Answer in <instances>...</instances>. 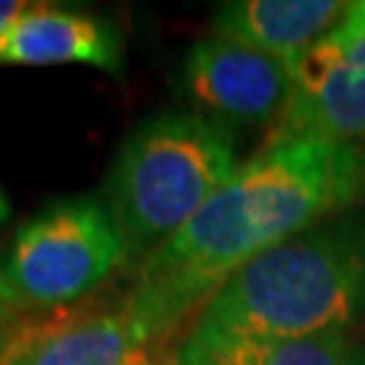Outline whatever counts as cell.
<instances>
[{"label":"cell","instance_id":"cell-1","mask_svg":"<svg viewBox=\"0 0 365 365\" xmlns=\"http://www.w3.org/2000/svg\"><path fill=\"white\" fill-rule=\"evenodd\" d=\"M365 195V146L287 138L241 163L170 241L135 268L122 312L163 346L247 262Z\"/></svg>","mask_w":365,"mask_h":365},{"label":"cell","instance_id":"cell-2","mask_svg":"<svg viewBox=\"0 0 365 365\" xmlns=\"http://www.w3.org/2000/svg\"><path fill=\"white\" fill-rule=\"evenodd\" d=\"M365 314V220L317 225L247 262L190 330L265 339L346 333Z\"/></svg>","mask_w":365,"mask_h":365},{"label":"cell","instance_id":"cell-3","mask_svg":"<svg viewBox=\"0 0 365 365\" xmlns=\"http://www.w3.org/2000/svg\"><path fill=\"white\" fill-rule=\"evenodd\" d=\"M238 168L230 130L190 111L146 119L125 138L103 206L128 252L144 260L182 230Z\"/></svg>","mask_w":365,"mask_h":365},{"label":"cell","instance_id":"cell-4","mask_svg":"<svg viewBox=\"0 0 365 365\" xmlns=\"http://www.w3.org/2000/svg\"><path fill=\"white\" fill-rule=\"evenodd\" d=\"M128 265V252L101 200H57L27 220L11 241L3 274L27 306L87 298Z\"/></svg>","mask_w":365,"mask_h":365},{"label":"cell","instance_id":"cell-5","mask_svg":"<svg viewBox=\"0 0 365 365\" xmlns=\"http://www.w3.org/2000/svg\"><path fill=\"white\" fill-rule=\"evenodd\" d=\"M184 98L220 125H279L292 98V66L209 33L190 46L179 71Z\"/></svg>","mask_w":365,"mask_h":365},{"label":"cell","instance_id":"cell-6","mask_svg":"<svg viewBox=\"0 0 365 365\" xmlns=\"http://www.w3.org/2000/svg\"><path fill=\"white\" fill-rule=\"evenodd\" d=\"M292 98L271 141L325 138L365 146V33L336 27L292 66Z\"/></svg>","mask_w":365,"mask_h":365},{"label":"cell","instance_id":"cell-7","mask_svg":"<svg viewBox=\"0 0 365 365\" xmlns=\"http://www.w3.org/2000/svg\"><path fill=\"white\" fill-rule=\"evenodd\" d=\"M0 365H168L122 312H60L11 325Z\"/></svg>","mask_w":365,"mask_h":365},{"label":"cell","instance_id":"cell-8","mask_svg":"<svg viewBox=\"0 0 365 365\" xmlns=\"http://www.w3.org/2000/svg\"><path fill=\"white\" fill-rule=\"evenodd\" d=\"M68 63L119 76L125 68V41L108 19L60 3H38L0 33V66Z\"/></svg>","mask_w":365,"mask_h":365},{"label":"cell","instance_id":"cell-9","mask_svg":"<svg viewBox=\"0 0 365 365\" xmlns=\"http://www.w3.org/2000/svg\"><path fill=\"white\" fill-rule=\"evenodd\" d=\"M349 3L341 0H235L222 3L211 33L295 66L346 19Z\"/></svg>","mask_w":365,"mask_h":365},{"label":"cell","instance_id":"cell-10","mask_svg":"<svg viewBox=\"0 0 365 365\" xmlns=\"http://www.w3.org/2000/svg\"><path fill=\"white\" fill-rule=\"evenodd\" d=\"M168 365H349L344 333L312 339H265L187 330Z\"/></svg>","mask_w":365,"mask_h":365},{"label":"cell","instance_id":"cell-11","mask_svg":"<svg viewBox=\"0 0 365 365\" xmlns=\"http://www.w3.org/2000/svg\"><path fill=\"white\" fill-rule=\"evenodd\" d=\"M36 6H38V0H0V33L11 22H16L22 14L33 11Z\"/></svg>","mask_w":365,"mask_h":365},{"label":"cell","instance_id":"cell-12","mask_svg":"<svg viewBox=\"0 0 365 365\" xmlns=\"http://www.w3.org/2000/svg\"><path fill=\"white\" fill-rule=\"evenodd\" d=\"M339 27L346 33H365V0L349 3V14Z\"/></svg>","mask_w":365,"mask_h":365},{"label":"cell","instance_id":"cell-13","mask_svg":"<svg viewBox=\"0 0 365 365\" xmlns=\"http://www.w3.org/2000/svg\"><path fill=\"white\" fill-rule=\"evenodd\" d=\"M0 303H9V306H14V309H19V312L27 309V303L22 300V295L11 287V282H9L6 274H3V265H0Z\"/></svg>","mask_w":365,"mask_h":365},{"label":"cell","instance_id":"cell-14","mask_svg":"<svg viewBox=\"0 0 365 365\" xmlns=\"http://www.w3.org/2000/svg\"><path fill=\"white\" fill-rule=\"evenodd\" d=\"M19 319V309H14L9 303H0V327H9Z\"/></svg>","mask_w":365,"mask_h":365},{"label":"cell","instance_id":"cell-15","mask_svg":"<svg viewBox=\"0 0 365 365\" xmlns=\"http://www.w3.org/2000/svg\"><path fill=\"white\" fill-rule=\"evenodd\" d=\"M6 220H9V200H6L3 190H0V227L6 225Z\"/></svg>","mask_w":365,"mask_h":365},{"label":"cell","instance_id":"cell-16","mask_svg":"<svg viewBox=\"0 0 365 365\" xmlns=\"http://www.w3.org/2000/svg\"><path fill=\"white\" fill-rule=\"evenodd\" d=\"M14 325H16V322H14ZM9 333H11V325L0 327V357H3V349H6V344H9Z\"/></svg>","mask_w":365,"mask_h":365}]
</instances>
